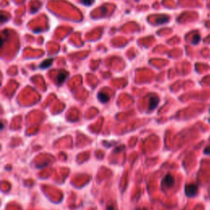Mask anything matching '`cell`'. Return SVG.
<instances>
[{"label": "cell", "mask_w": 210, "mask_h": 210, "mask_svg": "<svg viewBox=\"0 0 210 210\" xmlns=\"http://www.w3.org/2000/svg\"><path fill=\"white\" fill-rule=\"evenodd\" d=\"M200 35L196 34V35H194V38H193V41H192V43H193L194 44H197L198 43L200 42Z\"/></svg>", "instance_id": "7"}, {"label": "cell", "mask_w": 210, "mask_h": 210, "mask_svg": "<svg viewBox=\"0 0 210 210\" xmlns=\"http://www.w3.org/2000/svg\"><path fill=\"white\" fill-rule=\"evenodd\" d=\"M185 192L188 197L194 196L198 192V186L196 184H188L186 186Z\"/></svg>", "instance_id": "1"}, {"label": "cell", "mask_w": 210, "mask_h": 210, "mask_svg": "<svg viewBox=\"0 0 210 210\" xmlns=\"http://www.w3.org/2000/svg\"><path fill=\"white\" fill-rule=\"evenodd\" d=\"M158 101H159V99H158V98L157 96H151V98H149V109L150 111H151V110H154V109L158 106Z\"/></svg>", "instance_id": "3"}, {"label": "cell", "mask_w": 210, "mask_h": 210, "mask_svg": "<svg viewBox=\"0 0 210 210\" xmlns=\"http://www.w3.org/2000/svg\"><path fill=\"white\" fill-rule=\"evenodd\" d=\"M204 153H205V154L210 155V146L206 147V148H205V151H204Z\"/></svg>", "instance_id": "9"}, {"label": "cell", "mask_w": 210, "mask_h": 210, "mask_svg": "<svg viewBox=\"0 0 210 210\" xmlns=\"http://www.w3.org/2000/svg\"><path fill=\"white\" fill-rule=\"evenodd\" d=\"M68 76V73L67 72H61L58 75V77H57V81H58V84L59 85H61L63 83V81L66 80V78Z\"/></svg>", "instance_id": "4"}, {"label": "cell", "mask_w": 210, "mask_h": 210, "mask_svg": "<svg viewBox=\"0 0 210 210\" xmlns=\"http://www.w3.org/2000/svg\"><path fill=\"white\" fill-rule=\"evenodd\" d=\"M98 98L99 99V101L102 103H107L109 100V96L105 93L100 92L98 94Z\"/></svg>", "instance_id": "5"}, {"label": "cell", "mask_w": 210, "mask_h": 210, "mask_svg": "<svg viewBox=\"0 0 210 210\" xmlns=\"http://www.w3.org/2000/svg\"><path fill=\"white\" fill-rule=\"evenodd\" d=\"M175 184V180L173 178V176L172 175H167L165 176V177L162 180V185H164L165 187H173V185Z\"/></svg>", "instance_id": "2"}, {"label": "cell", "mask_w": 210, "mask_h": 210, "mask_svg": "<svg viewBox=\"0 0 210 210\" xmlns=\"http://www.w3.org/2000/svg\"><path fill=\"white\" fill-rule=\"evenodd\" d=\"M53 60L52 59H48V60H46V61H44L42 63L40 64V68H42V69L48 68V67H50L51 64L53 63Z\"/></svg>", "instance_id": "6"}, {"label": "cell", "mask_w": 210, "mask_h": 210, "mask_svg": "<svg viewBox=\"0 0 210 210\" xmlns=\"http://www.w3.org/2000/svg\"><path fill=\"white\" fill-rule=\"evenodd\" d=\"M144 210H145V209H144Z\"/></svg>", "instance_id": "10"}, {"label": "cell", "mask_w": 210, "mask_h": 210, "mask_svg": "<svg viewBox=\"0 0 210 210\" xmlns=\"http://www.w3.org/2000/svg\"><path fill=\"white\" fill-rule=\"evenodd\" d=\"M80 2H81L83 4H85V5L89 6V5H91V3H92L93 0H80Z\"/></svg>", "instance_id": "8"}]
</instances>
